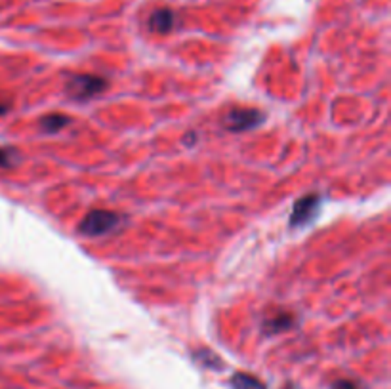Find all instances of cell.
<instances>
[{"label":"cell","mask_w":391,"mask_h":389,"mask_svg":"<svg viewBox=\"0 0 391 389\" xmlns=\"http://www.w3.org/2000/svg\"><path fill=\"white\" fill-rule=\"evenodd\" d=\"M263 113L258 109H250V107H235L224 116L227 130L231 132H246L252 128L260 126L263 122Z\"/></svg>","instance_id":"cell-3"},{"label":"cell","mask_w":391,"mask_h":389,"mask_svg":"<svg viewBox=\"0 0 391 389\" xmlns=\"http://www.w3.org/2000/svg\"><path fill=\"white\" fill-rule=\"evenodd\" d=\"M285 389H292V388H290V385H288V388H285Z\"/></svg>","instance_id":"cell-12"},{"label":"cell","mask_w":391,"mask_h":389,"mask_svg":"<svg viewBox=\"0 0 391 389\" xmlns=\"http://www.w3.org/2000/svg\"><path fill=\"white\" fill-rule=\"evenodd\" d=\"M174 13L168 8H163V10H157V12L151 13V18H149V29L155 31V33H168L174 27Z\"/></svg>","instance_id":"cell-6"},{"label":"cell","mask_w":391,"mask_h":389,"mask_svg":"<svg viewBox=\"0 0 391 389\" xmlns=\"http://www.w3.org/2000/svg\"><path fill=\"white\" fill-rule=\"evenodd\" d=\"M330 389H359V385L351 380H338V382L332 383V388Z\"/></svg>","instance_id":"cell-9"},{"label":"cell","mask_w":391,"mask_h":389,"mask_svg":"<svg viewBox=\"0 0 391 389\" xmlns=\"http://www.w3.org/2000/svg\"><path fill=\"white\" fill-rule=\"evenodd\" d=\"M233 389H265L263 382H260L256 376H250L246 372H237L231 378Z\"/></svg>","instance_id":"cell-8"},{"label":"cell","mask_w":391,"mask_h":389,"mask_svg":"<svg viewBox=\"0 0 391 389\" xmlns=\"http://www.w3.org/2000/svg\"><path fill=\"white\" fill-rule=\"evenodd\" d=\"M6 109H8L6 105H2V107H0V115H2V113H6Z\"/></svg>","instance_id":"cell-11"},{"label":"cell","mask_w":391,"mask_h":389,"mask_svg":"<svg viewBox=\"0 0 391 389\" xmlns=\"http://www.w3.org/2000/svg\"><path fill=\"white\" fill-rule=\"evenodd\" d=\"M8 163H10V153L0 149V166H8Z\"/></svg>","instance_id":"cell-10"},{"label":"cell","mask_w":391,"mask_h":389,"mask_svg":"<svg viewBox=\"0 0 391 389\" xmlns=\"http://www.w3.org/2000/svg\"><path fill=\"white\" fill-rule=\"evenodd\" d=\"M71 119L67 115H62V113H55V115H46L40 121V128H43L46 134H55V132H60L63 128L67 126Z\"/></svg>","instance_id":"cell-7"},{"label":"cell","mask_w":391,"mask_h":389,"mask_svg":"<svg viewBox=\"0 0 391 389\" xmlns=\"http://www.w3.org/2000/svg\"><path fill=\"white\" fill-rule=\"evenodd\" d=\"M105 88H107V80L98 75H73L67 82V94L79 102L98 96Z\"/></svg>","instance_id":"cell-2"},{"label":"cell","mask_w":391,"mask_h":389,"mask_svg":"<svg viewBox=\"0 0 391 389\" xmlns=\"http://www.w3.org/2000/svg\"><path fill=\"white\" fill-rule=\"evenodd\" d=\"M294 327V315L288 313L285 309H279L275 313H271L269 317H265L263 321V330L268 334H279V332H285V330L292 329Z\"/></svg>","instance_id":"cell-5"},{"label":"cell","mask_w":391,"mask_h":389,"mask_svg":"<svg viewBox=\"0 0 391 389\" xmlns=\"http://www.w3.org/2000/svg\"><path fill=\"white\" fill-rule=\"evenodd\" d=\"M121 218L109 210H92L82 221H80V233L88 237H101L107 233L115 231Z\"/></svg>","instance_id":"cell-1"},{"label":"cell","mask_w":391,"mask_h":389,"mask_svg":"<svg viewBox=\"0 0 391 389\" xmlns=\"http://www.w3.org/2000/svg\"><path fill=\"white\" fill-rule=\"evenodd\" d=\"M319 207H321V199H319V194L312 193L304 197V199H299L296 204H294L292 216H290V225L292 227H304L309 221L315 219L319 212Z\"/></svg>","instance_id":"cell-4"}]
</instances>
